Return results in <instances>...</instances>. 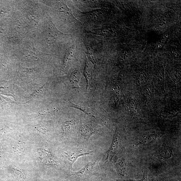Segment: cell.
<instances>
[{
	"label": "cell",
	"instance_id": "6da1fadb",
	"mask_svg": "<svg viewBox=\"0 0 181 181\" xmlns=\"http://www.w3.org/2000/svg\"><path fill=\"white\" fill-rule=\"evenodd\" d=\"M121 140L118 132L116 131L113 137L111 145L107 153L106 160L111 161L117 152L120 146Z\"/></svg>",
	"mask_w": 181,
	"mask_h": 181
},
{
	"label": "cell",
	"instance_id": "7a4b0ae2",
	"mask_svg": "<svg viewBox=\"0 0 181 181\" xmlns=\"http://www.w3.org/2000/svg\"><path fill=\"white\" fill-rule=\"evenodd\" d=\"M92 151H83L72 150L66 153V157L69 162L70 166L72 168L73 164L81 157L90 155Z\"/></svg>",
	"mask_w": 181,
	"mask_h": 181
},
{
	"label": "cell",
	"instance_id": "3957f363",
	"mask_svg": "<svg viewBox=\"0 0 181 181\" xmlns=\"http://www.w3.org/2000/svg\"><path fill=\"white\" fill-rule=\"evenodd\" d=\"M82 75L78 70H75L71 73L69 78V81L72 88H80L79 83Z\"/></svg>",
	"mask_w": 181,
	"mask_h": 181
},
{
	"label": "cell",
	"instance_id": "277c9868",
	"mask_svg": "<svg viewBox=\"0 0 181 181\" xmlns=\"http://www.w3.org/2000/svg\"><path fill=\"white\" fill-rule=\"evenodd\" d=\"M75 123L72 120L65 122L62 126L64 134L66 136H69L74 134L75 131Z\"/></svg>",
	"mask_w": 181,
	"mask_h": 181
},
{
	"label": "cell",
	"instance_id": "5b68a950",
	"mask_svg": "<svg viewBox=\"0 0 181 181\" xmlns=\"http://www.w3.org/2000/svg\"><path fill=\"white\" fill-rule=\"evenodd\" d=\"M80 133L83 137L88 139L95 133V131L91 126L83 125L80 129Z\"/></svg>",
	"mask_w": 181,
	"mask_h": 181
},
{
	"label": "cell",
	"instance_id": "8992f818",
	"mask_svg": "<svg viewBox=\"0 0 181 181\" xmlns=\"http://www.w3.org/2000/svg\"><path fill=\"white\" fill-rule=\"evenodd\" d=\"M57 8L61 12L64 13L67 15L74 20L77 21L78 22L80 23L78 21L72 14V11L67 6V5L62 1H59L57 3Z\"/></svg>",
	"mask_w": 181,
	"mask_h": 181
},
{
	"label": "cell",
	"instance_id": "52a82bcc",
	"mask_svg": "<svg viewBox=\"0 0 181 181\" xmlns=\"http://www.w3.org/2000/svg\"><path fill=\"white\" fill-rule=\"evenodd\" d=\"M96 162H90L86 164L81 169L75 172V175H83L89 173L92 170L95 166Z\"/></svg>",
	"mask_w": 181,
	"mask_h": 181
},
{
	"label": "cell",
	"instance_id": "ba28073f",
	"mask_svg": "<svg viewBox=\"0 0 181 181\" xmlns=\"http://www.w3.org/2000/svg\"><path fill=\"white\" fill-rule=\"evenodd\" d=\"M75 48V46H72L71 48H70L68 52L67 53L64 62V69H66L69 67V63L72 61L73 58Z\"/></svg>",
	"mask_w": 181,
	"mask_h": 181
},
{
	"label": "cell",
	"instance_id": "9c48e42d",
	"mask_svg": "<svg viewBox=\"0 0 181 181\" xmlns=\"http://www.w3.org/2000/svg\"><path fill=\"white\" fill-rule=\"evenodd\" d=\"M83 75L85 78L86 82V89L87 90H88L89 88V80L91 77V75L90 72V67L89 66V64L87 61V58H86L85 61V65L84 69L83 70Z\"/></svg>",
	"mask_w": 181,
	"mask_h": 181
},
{
	"label": "cell",
	"instance_id": "30bf717a",
	"mask_svg": "<svg viewBox=\"0 0 181 181\" xmlns=\"http://www.w3.org/2000/svg\"><path fill=\"white\" fill-rule=\"evenodd\" d=\"M109 30L110 29L109 28L98 29L92 30L89 32L93 34L104 36L107 35V34L109 33Z\"/></svg>",
	"mask_w": 181,
	"mask_h": 181
},
{
	"label": "cell",
	"instance_id": "8fae6325",
	"mask_svg": "<svg viewBox=\"0 0 181 181\" xmlns=\"http://www.w3.org/2000/svg\"><path fill=\"white\" fill-rule=\"evenodd\" d=\"M70 102V103H71V107L74 108L75 109L79 110L81 111L84 113L85 114L87 115L90 116V117H95L94 115H92L91 114V113L88 112H87V110H88L87 109H89L88 107L81 106H79V105L75 104L73 103L72 102Z\"/></svg>",
	"mask_w": 181,
	"mask_h": 181
},
{
	"label": "cell",
	"instance_id": "7c38bea8",
	"mask_svg": "<svg viewBox=\"0 0 181 181\" xmlns=\"http://www.w3.org/2000/svg\"><path fill=\"white\" fill-rule=\"evenodd\" d=\"M88 15L89 17L93 19H97L99 18L100 15H102V13L99 10H96L85 13Z\"/></svg>",
	"mask_w": 181,
	"mask_h": 181
},
{
	"label": "cell",
	"instance_id": "4fadbf2b",
	"mask_svg": "<svg viewBox=\"0 0 181 181\" xmlns=\"http://www.w3.org/2000/svg\"><path fill=\"white\" fill-rule=\"evenodd\" d=\"M117 169L119 173L123 175L125 172V166L124 161L122 160L118 163L117 165Z\"/></svg>",
	"mask_w": 181,
	"mask_h": 181
},
{
	"label": "cell",
	"instance_id": "5bb4252c",
	"mask_svg": "<svg viewBox=\"0 0 181 181\" xmlns=\"http://www.w3.org/2000/svg\"><path fill=\"white\" fill-rule=\"evenodd\" d=\"M88 57L89 59L92 63L94 65V67L97 66V63L95 58L93 52L90 50V49L87 47Z\"/></svg>",
	"mask_w": 181,
	"mask_h": 181
},
{
	"label": "cell",
	"instance_id": "9a60e30c",
	"mask_svg": "<svg viewBox=\"0 0 181 181\" xmlns=\"http://www.w3.org/2000/svg\"><path fill=\"white\" fill-rule=\"evenodd\" d=\"M125 181H148V171L147 170H145L143 171V177L139 180H128Z\"/></svg>",
	"mask_w": 181,
	"mask_h": 181
},
{
	"label": "cell",
	"instance_id": "2e32d148",
	"mask_svg": "<svg viewBox=\"0 0 181 181\" xmlns=\"http://www.w3.org/2000/svg\"><path fill=\"white\" fill-rule=\"evenodd\" d=\"M156 139V137L155 136L154 137L153 136H149V137H146V138L143 139L142 140V142L144 143V144H147V143H150L151 142L153 141L154 140H155Z\"/></svg>",
	"mask_w": 181,
	"mask_h": 181
},
{
	"label": "cell",
	"instance_id": "e0dca14e",
	"mask_svg": "<svg viewBox=\"0 0 181 181\" xmlns=\"http://www.w3.org/2000/svg\"><path fill=\"white\" fill-rule=\"evenodd\" d=\"M159 47H161V46L160 45H159Z\"/></svg>",
	"mask_w": 181,
	"mask_h": 181
},
{
	"label": "cell",
	"instance_id": "ac0fdd59",
	"mask_svg": "<svg viewBox=\"0 0 181 181\" xmlns=\"http://www.w3.org/2000/svg\"><path fill=\"white\" fill-rule=\"evenodd\" d=\"M165 18H167V16H165Z\"/></svg>",
	"mask_w": 181,
	"mask_h": 181
},
{
	"label": "cell",
	"instance_id": "d6986e66",
	"mask_svg": "<svg viewBox=\"0 0 181 181\" xmlns=\"http://www.w3.org/2000/svg\"><path fill=\"white\" fill-rule=\"evenodd\" d=\"M166 36L167 37H168V35H166Z\"/></svg>",
	"mask_w": 181,
	"mask_h": 181
},
{
	"label": "cell",
	"instance_id": "ffe728a7",
	"mask_svg": "<svg viewBox=\"0 0 181 181\" xmlns=\"http://www.w3.org/2000/svg\"><path fill=\"white\" fill-rule=\"evenodd\" d=\"M163 23L164 24H166L165 23V22H163Z\"/></svg>",
	"mask_w": 181,
	"mask_h": 181
},
{
	"label": "cell",
	"instance_id": "44dd1931",
	"mask_svg": "<svg viewBox=\"0 0 181 181\" xmlns=\"http://www.w3.org/2000/svg\"><path fill=\"white\" fill-rule=\"evenodd\" d=\"M163 21H166L165 20H164V19H163Z\"/></svg>",
	"mask_w": 181,
	"mask_h": 181
},
{
	"label": "cell",
	"instance_id": "7402d4cb",
	"mask_svg": "<svg viewBox=\"0 0 181 181\" xmlns=\"http://www.w3.org/2000/svg\"><path fill=\"white\" fill-rule=\"evenodd\" d=\"M174 54H175V56H177V54H176L174 53Z\"/></svg>",
	"mask_w": 181,
	"mask_h": 181
},
{
	"label": "cell",
	"instance_id": "603a6c76",
	"mask_svg": "<svg viewBox=\"0 0 181 181\" xmlns=\"http://www.w3.org/2000/svg\"><path fill=\"white\" fill-rule=\"evenodd\" d=\"M159 21H161V20H160V18H159Z\"/></svg>",
	"mask_w": 181,
	"mask_h": 181
},
{
	"label": "cell",
	"instance_id": "cb8c5ba5",
	"mask_svg": "<svg viewBox=\"0 0 181 181\" xmlns=\"http://www.w3.org/2000/svg\"><path fill=\"white\" fill-rule=\"evenodd\" d=\"M157 48H158V47H159V46H157Z\"/></svg>",
	"mask_w": 181,
	"mask_h": 181
},
{
	"label": "cell",
	"instance_id": "d4e9b609",
	"mask_svg": "<svg viewBox=\"0 0 181 181\" xmlns=\"http://www.w3.org/2000/svg\"><path fill=\"white\" fill-rule=\"evenodd\" d=\"M123 53L124 54V53H125V52H123Z\"/></svg>",
	"mask_w": 181,
	"mask_h": 181
},
{
	"label": "cell",
	"instance_id": "484cf974",
	"mask_svg": "<svg viewBox=\"0 0 181 181\" xmlns=\"http://www.w3.org/2000/svg\"><path fill=\"white\" fill-rule=\"evenodd\" d=\"M160 25L161 26H162V25H161V24H160Z\"/></svg>",
	"mask_w": 181,
	"mask_h": 181
},
{
	"label": "cell",
	"instance_id": "4316f807",
	"mask_svg": "<svg viewBox=\"0 0 181 181\" xmlns=\"http://www.w3.org/2000/svg\"><path fill=\"white\" fill-rule=\"evenodd\" d=\"M162 41H164V40H162Z\"/></svg>",
	"mask_w": 181,
	"mask_h": 181
},
{
	"label": "cell",
	"instance_id": "83f0119b",
	"mask_svg": "<svg viewBox=\"0 0 181 181\" xmlns=\"http://www.w3.org/2000/svg\"><path fill=\"white\" fill-rule=\"evenodd\" d=\"M126 57H128V55H126Z\"/></svg>",
	"mask_w": 181,
	"mask_h": 181
}]
</instances>
